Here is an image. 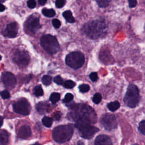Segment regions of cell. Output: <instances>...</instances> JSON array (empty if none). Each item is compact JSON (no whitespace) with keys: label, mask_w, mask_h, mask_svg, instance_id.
Wrapping results in <instances>:
<instances>
[{"label":"cell","mask_w":145,"mask_h":145,"mask_svg":"<svg viewBox=\"0 0 145 145\" xmlns=\"http://www.w3.org/2000/svg\"><path fill=\"white\" fill-rule=\"evenodd\" d=\"M12 60L19 66L26 67L30 62V56L26 51L17 50L14 54Z\"/></svg>","instance_id":"52a82bcc"},{"label":"cell","mask_w":145,"mask_h":145,"mask_svg":"<svg viewBox=\"0 0 145 145\" xmlns=\"http://www.w3.org/2000/svg\"><path fill=\"white\" fill-rule=\"evenodd\" d=\"M9 142V135L5 130H0V144H7Z\"/></svg>","instance_id":"e0dca14e"},{"label":"cell","mask_w":145,"mask_h":145,"mask_svg":"<svg viewBox=\"0 0 145 145\" xmlns=\"http://www.w3.org/2000/svg\"><path fill=\"white\" fill-rule=\"evenodd\" d=\"M111 0H96V2L99 7L105 8L109 4Z\"/></svg>","instance_id":"cb8c5ba5"},{"label":"cell","mask_w":145,"mask_h":145,"mask_svg":"<svg viewBox=\"0 0 145 145\" xmlns=\"http://www.w3.org/2000/svg\"><path fill=\"white\" fill-rule=\"evenodd\" d=\"M14 111L22 115H28L31 111L30 103L26 99H21L16 102L12 105Z\"/></svg>","instance_id":"ba28073f"},{"label":"cell","mask_w":145,"mask_h":145,"mask_svg":"<svg viewBox=\"0 0 145 145\" xmlns=\"http://www.w3.org/2000/svg\"><path fill=\"white\" fill-rule=\"evenodd\" d=\"M40 44L48 53L53 54L60 50V45L55 36L49 34L45 35L40 39Z\"/></svg>","instance_id":"277c9868"},{"label":"cell","mask_w":145,"mask_h":145,"mask_svg":"<svg viewBox=\"0 0 145 145\" xmlns=\"http://www.w3.org/2000/svg\"><path fill=\"white\" fill-rule=\"evenodd\" d=\"M95 144L96 145H111L112 142L108 136L106 135H100L96 138Z\"/></svg>","instance_id":"9a60e30c"},{"label":"cell","mask_w":145,"mask_h":145,"mask_svg":"<svg viewBox=\"0 0 145 145\" xmlns=\"http://www.w3.org/2000/svg\"><path fill=\"white\" fill-rule=\"evenodd\" d=\"M50 100L53 104H55L57 102H59L60 99V94L57 92H53L51 94L50 96Z\"/></svg>","instance_id":"7402d4cb"},{"label":"cell","mask_w":145,"mask_h":145,"mask_svg":"<svg viewBox=\"0 0 145 145\" xmlns=\"http://www.w3.org/2000/svg\"><path fill=\"white\" fill-rule=\"evenodd\" d=\"M53 80L54 83H56L57 85H62L64 83V80L60 75L56 76L54 78Z\"/></svg>","instance_id":"1f68e13d"},{"label":"cell","mask_w":145,"mask_h":145,"mask_svg":"<svg viewBox=\"0 0 145 145\" xmlns=\"http://www.w3.org/2000/svg\"><path fill=\"white\" fill-rule=\"evenodd\" d=\"M1 59H2V56L0 55V60H1Z\"/></svg>","instance_id":"7bdbcfd3"},{"label":"cell","mask_w":145,"mask_h":145,"mask_svg":"<svg viewBox=\"0 0 145 145\" xmlns=\"http://www.w3.org/2000/svg\"><path fill=\"white\" fill-rule=\"evenodd\" d=\"M47 0H39V3L40 5H44L46 4V3L47 2Z\"/></svg>","instance_id":"f35d334b"},{"label":"cell","mask_w":145,"mask_h":145,"mask_svg":"<svg viewBox=\"0 0 145 145\" xmlns=\"http://www.w3.org/2000/svg\"><path fill=\"white\" fill-rule=\"evenodd\" d=\"M82 30L88 37L96 39L104 36L107 27L104 22L102 21H93L85 24L83 27Z\"/></svg>","instance_id":"7a4b0ae2"},{"label":"cell","mask_w":145,"mask_h":145,"mask_svg":"<svg viewBox=\"0 0 145 145\" xmlns=\"http://www.w3.org/2000/svg\"><path fill=\"white\" fill-rule=\"evenodd\" d=\"M120 104L118 101H115L113 102H111L108 104L107 107L109 111L112 112H114L120 108Z\"/></svg>","instance_id":"d6986e66"},{"label":"cell","mask_w":145,"mask_h":145,"mask_svg":"<svg viewBox=\"0 0 145 145\" xmlns=\"http://www.w3.org/2000/svg\"><path fill=\"white\" fill-rule=\"evenodd\" d=\"M90 78L91 79L92 82H96L98 79V74L96 72H92L90 75Z\"/></svg>","instance_id":"d590c367"},{"label":"cell","mask_w":145,"mask_h":145,"mask_svg":"<svg viewBox=\"0 0 145 145\" xmlns=\"http://www.w3.org/2000/svg\"><path fill=\"white\" fill-rule=\"evenodd\" d=\"M1 80L6 87L13 89L17 83V79L14 74L10 72H4L2 74Z\"/></svg>","instance_id":"7c38bea8"},{"label":"cell","mask_w":145,"mask_h":145,"mask_svg":"<svg viewBox=\"0 0 145 145\" xmlns=\"http://www.w3.org/2000/svg\"><path fill=\"white\" fill-rule=\"evenodd\" d=\"M53 118L55 120H59L61 118V113L59 112L54 113Z\"/></svg>","instance_id":"74e56055"},{"label":"cell","mask_w":145,"mask_h":145,"mask_svg":"<svg viewBox=\"0 0 145 145\" xmlns=\"http://www.w3.org/2000/svg\"><path fill=\"white\" fill-rule=\"evenodd\" d=\"M73 134V128L72 125H60L53 129L52 136L53 140L60 143L69 141Z\"/></svg>","instance_id":"3957f363"},{"label":"cell","mask_w":145,"mask_h":145,"mask_svg":"<svg viewBox=\"0 0 145 145\" xmlns=\"http://www.w3.org/2000/svg\"><path fill=\"white\" fill-rule=\"evenodd\" d=\"M5 6L0 3V12H2L5 11Z\"/></svg>","instance_id":"ab89813d"},{"label":"cell","mask_w":145,"mask_h":145,"mask_svg":"<svg viewBox=\"0 0 145 145\" xmlns=\"http://www.w3.org/2000/svg\"><path fill=\"white\" fill-rule=\"evenodd\" d=\"M41 27L39 19L34 16H31L25 23V28L31 34H35Z\"/></svg>","instance_id":"8fae6325"},{"label":"cell","mask_w":145,"mask_h":145,"mask_svg":"<svg viewBox=\"0 0 145 145\" xmlns=\"http://www.w3.org/2000/svg\"><path fill=\"white\" fill-rule=\"evenodd\" d=\"M52 24L53 27L56 28H59L61 26V22L57 19H54L52 21Z\"/></svg>","instance_id":"836d02e7"},{"label":"cell","mask_w":145,"mask_h":145,"mask_svg":"<svg viewBox=\"0 0 145 145\" xmlns=\"http://www.w3.org/2000/svg\"><path fill=\"white\" fill-rule=\"evenodd\" d=\"M6 1V0H0V3L1 2H4Z\"/></svg>","instance_id":"b9f144b4"},{"label":"cell","mask_w":145,"mask_h":145,"mask_svg":"<svg viewBox=\"0 0 145 145\" xmlns=\"http://www.w3.org/2000/svg\"><path fill=\"white\" fill-rule=\"evenodd\" d=\"M34 94L36 96H41L43 95V90L41 86L39 85L35 87L34 89Z\"/></svg>","instance_id":"d4e9b609"},{"label":"cell","mask_w":145,"mask_h":145,"mask_svg":"<svg viewBox=\"0 0 145 145\" xmlns=\"http://www.w3.org/2000/svg\"><path fill=\"white\" fill-rule=\"evenodd\" d=\"M101 124L107 130L115 129L117 126V122L115 116L108 114L103 116L101 118Z\"/></svg>","instance_id":"9c48e42d"},{"label":"cell","mask_w":145,"mask_h":145,"mask_svg":"<svg viewBox=\"0 0 145 145\" xmlns=\"http://www.w3.org/2000/svg\"><path fill=\"white\" fill-rule=\"evenodd\" d=\"M63 17L66 19V21L70 23H73L75 22V19L73 17L72 12L70 10H66L63 12Z\"/></svg>","instance_id":"ac0fdd59"},{"label":"cell","mask_w":145,"mask_h":145,"mask_svg":"<svg viewBox=\"0 0 145 145\" xmlns=\"http://www.w3.org/2000/svg\"><path fill=\"white\" fill-rule=\"evenodd\" d=\"M18 134L19 137L22 139H27L31 135V129L27 125H23L18 129Z\"/></svg>","instance_id":"5bb4252c"},{"label":"cell","mask_w":145,"mask_h":145,"mask_svg":"<svg viewBox=\"0 0 145 145\" xmlns=\"http://www.w3.org/2000/svg\"><path fill=\"white\" fill-rule=\"evenodd\" d=\"M85 56L80 52H73L69 53L66 57L67 65L74 69H78L81 67L85 63Z\"/></svg>","instance_id":"8992f818"},{"label":"cell","mask_w":145,"mask_h":145,"mask_svg":"<svg viewBox=\"0 0 145 145\" xmlns=\"http://www.w3.org/2000/svg\"><path fill=\"white\" fill-rule=\"evenodd\" d=\"M42 123L46 127L49 128L52 125L53 120L49 117L45 116L42 119Z\"/></svg>","instance_id":"44dd1931"},{"label":"cell","mask_w":145,"mask_h":145,"mask_svg":"<svg viewBox=\"0 0 145 145\" xmlns=\"http://www.w3.org/2000/svg\"><path fill=\"white\" fill-rule=\"evenodd\" d=\"M74 98V96L71 93H67V94H66V95L65 96V98L63 99L62 102L64 103H69V102L72 101V100Z\"/></svg>","instance_id":"f546056e"},{"label":"cell","mask_w":145,"mask_h":145,"mask_svg":"<svg viewBox=\"0 0 145 145\" xmlns=\"http://www.w3.org/2000/svg\"><path fill=\"white\" fill-rule=\"evenodd\" d=\"M128 2H129V7L131 8H134L137 4V0H128Z\"/></svg>","instance_id":"8d00e7d4"},{"label":"cell","mask_w":145,"mask_h":145,"mask_svg":"<svg viewBox=\"0 0 145 145\" xmlns=\"http://www.w3.org/2000/svg\"><path fill=\"white\" fill-rule=\"evenodd\" d=\"M18 32V25L16 22H12L8 24L5 30L3 31V35L9 38L16 37Z\"/></svg>","instance_id":"4fadbf2b"},{"label":"cell","mask_w":145,"mask_h":145,"mask_svg":"<svg viewBox=\"0 0 145 145\" xmlns=\"http://www.w3.org/2000/svg\"><path fill=\"white\" fill-rule=\"evenodd\" d=\"M102 99V97L101 94H99V93H96V94L94 95V97H93L92 100L94 103L98 104L101 102Z\"/></svg>","instance_id":"4316f807"},{"label":"cell","mask_w":145,"mask_h":145,"mask_svg":"<svg viewBox=\"0 0 145 145\" xmlns=\"http://www.w3.org/2000/svg\"><path fill=\"white\" fill-rule=\"evenodd\" d=\"M36 5V2L35 0H28L27 1V6L29 8L34 9Z\"/></svg>","instance_id":"e575fe53"},{"label":"cell","mask_w":145,"mask_h":145,"mask_svg":"<svg viewBox=\"0 0 145 145\" xmlns=\"http://www.w3.org/2000/svg\"><path fill=\"white\" fill-rule=\"evenodd\" d=\"M37 111L40 114H44L48 112L49 108V105L46 102H40L37 103L36 105Z\"/></svg>","instance_id":"2e32d148"},{"label":"cell","mask_w":145,"mask_h":145,"mask_svg":"<svg viewBox=\"0 0 145 145\" xmlns=\"http://www.w3.org/2000/svg\"><path fill=\"white\" fill-rule=\"evenodd\" d=\"M3 121H4V118L2 116H0V128L2 127V125H3Z\"/></svg>","instance_id":"60d3db41"},{"label":"cell","mask_w":145,"mask_h":145,"mask_svg":"<svg viewBox=\"0 0 145 145\" xmlns=\"http://www.w3.org/2000/svg\"><path fill=\"white\" fill-rule=\"evenodd\" d=\"M0 95H1V98L4 99H8L10 97V94L8 90H4V91L0 92Z\"/></svg>","instance_id":"4dcf8cb0"},{"label":"cell","mask_w":145,"mask_h":145,"mask_svg":"<svg viewBox=\"0 0 145 145\" xmlns=\"http://www.w3.org/2000/svg\"><path fill=\"white\" fill-rule=\"evenodd\" d=\"M43 14L47 17H53L56 15V12L52 9H44L42 10Z\"/></svg>","instance_id":"ffe728a7"},{"label":"cell","mask_w":145,"mask_h":145,"mask_svg":"<svg viewBox=\"0 0 145 145\" xmlns=\"http://www.w3.org/2000/svg\"><path fill=\"white\" fill-rule=\"evenodd\" d=\"M79 134L82 138L85 139H91L94 135L98 132L99 129L91 125H86L77 128Z\"/></svg>","instance_id":"30bf717a"},{"label":"cell","mask_w":145,"mask_h":145,"mask_svg":"<svg viewBox=\"0 0 145 145\" xmlns=\"http://www.w3.org/2000/svg\"><path fill=\"white\" fill-rule=\"evenodd\" d=\"M63 85L66 89H72L75 86V83L72 80H67L63 83Z\"/></svg>","instance_id":"484cf974"},{"label":"cell","mask_w":145,"mask_h":145,"mask_svg":"<svg viewBox=\"0 0 145 145\" xmlns=\"http://www.w3.org/2000/svg\"><path fill=\"white\" fill-rule=\"evenodd\" d=\"M70 116L75 121L77 128L86 125H91L96 120V115L91 107L87 104H78L72 108Z\"/></svg>","instance_id":"6da1fadb"},{"label":"cell","mask_w":145,"mask_h":145,"mask_svg":"<svg viewBox=\"0 0 145 145\" xmlns=\"http://www.w3.org/2000/svg\"><path fill=\"white\" fill-rule=\"evenodd\" d=\"M65 0H56L55 4L57 8H62L65 5Z\"/></svg>","instance_id":"d6a6232c"},{"label":"cell","mask_w":145,"mask_h":145,"mask_svg":"<svg viewBox=\"0 0 145 145\" xmlns=\"http://www.w3.org/2000/svg\"><path fill=\"white\" fill-rule=\"evenodd\" d=\"M140 100V91L137 86L133 84L130 85L124 98L125 103L129 107L133 108L137 107Z\"/></svg>","instance_id":"5b68a950"},{"label":"cell","mask_w":145,"mask_h":145,"mask_svg":"<svg viewBox=\"0 0 145 145\" xmlns=\"http://www.w3.org/2000/svg\"><path fill=\"white\" fill-rule=\"evenodd\" d=\"M90 86L88 85H86V84H82L80 85L79 86V91L82 92V93H85L88 92L90 90Z\"/></svg>","instance_id":"f1b7e54d"},{"label":"cell","mask_w":145,"mask_h":145,"mask_svg":"<svg viewBox=\"0 0 145 145\" xmlns=\"http://www.w3.org/2000/svg\"><path fill=\"white\" fill-rule=\"evenodd\" d=\"M52 78L51 76L46 75L43 77L41 80H42V82L44 85L49 86V85H51V83L52 82Z\"/></svg>","instance_id":"603a6c76"},{"label":"cell","mask_w":145,"mask_h":145,"mask_svg":"<svg viewBox=\"0 0 145 145\" xmlns=\"http://www.w3.org/2000/svg\"><path fill=\"white\" fill-rule=\"evenodd\" d=\"M138 130L140 133L142 135H145V121L142 120V121L139 125V127H138Z\"/></svg>","instance_id":"83f0119b"}]
</instances>
